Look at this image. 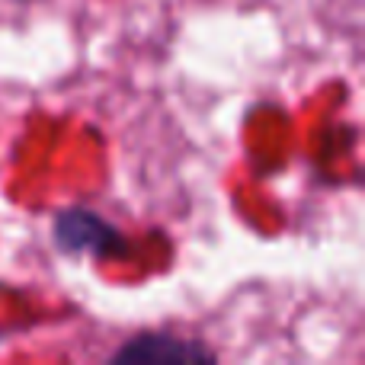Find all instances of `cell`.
<instances>
[{
	"label": "cell",
	"mask_w": 365,
	"mask_h": 365,
	"mask_svg": "<svg viewBox=\"0 0 365 365\" xmlns=\"http://www.w3.org/2000/svg\"><path fill=\"white\" fill-rule=\"evenodd\" d=\"M55 240L64 250L113 253L119 250V234L87 208H71L55 221Z\"/></svg>",
	"instance_id": "cell-1"
},
{
	"label": "cell",
	"mask_w": 365,
	"mask_h": 365,
	"mask_svg": "<svg viewBox=\"0 0 365 365\" xmlns=\"http://www.w3.org/2000/svg\"><path fill=\"white\" fill-rule=\"evenodd\" d=\"M115 359H208V349L202 346H189V343H180L173 336H141V340H132L125 349H122Z\"/></svg>",
	"instance_id": "cell-2"
}]
</instances>
